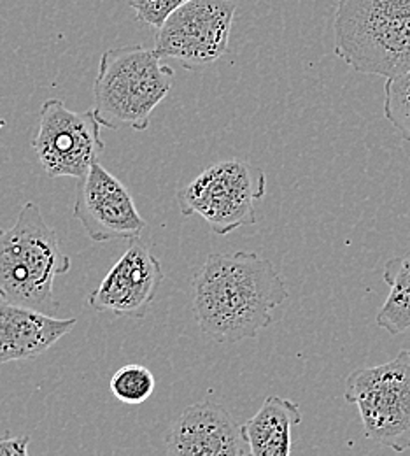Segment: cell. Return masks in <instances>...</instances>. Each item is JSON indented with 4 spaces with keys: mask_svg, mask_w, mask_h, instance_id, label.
Instances as JSON below:
<instances>
[{
    "mask_svg": "<svg viewBox=\"0 0 410 456\" xmlns=\"http://www.w3.org/2000/svg\"><path fill=\"white\" fill-rule=\"evenodd\" d=\"M384 116L410 142V72L384 85Z\"/></svg>",
    "mask_w": 410,
    "mask_h": 456,
    "instance_id": "cell-16",
    "label": "cell"
},
{
    "mask_svg": "<svg viewBox=\"0 0 410 456\" xmlns=\"http://www.w3.org/2000/svg\"><path fill=\"white\" fill-rule=\"evenodd\" d=\"M167 456H247L242 427L218 402L202 400L186 407L173 425Z\"/></svg>",
    "mask_w": 410,
    "mask_h": 456,
    "instance_id": "cell-11",
    "label": "cell"
},
{
    "mask_svg": "<svg viewBox=\"0 0 410 456\" xmlns=\"http://www.w3.org/2000/svg\"><path fill=\"white\" fill-rule=\"evenodd\" d=\"M174 86V70L142 45L102 53L93 83V113L111 130L149 126L155 110Z\"/></svg>",
    "mask_w": 410,
    "mask_h": 456,
    "instance_id": "cell-4",
    "label": "cell"
},
{
    "mask_svg": "<svg viewBox=\"0 0 410 456\" xmlns=\"http://www.w3.org/2000/svg\"><path fill=\"white\" fill-rule=\"evenodd\" d=\"M28 446H30L28 436L5 434L0 437V456H30Z\"/></svg>",
    "mask_w": 410,
    "mask_h": 456,
    "instance_id": "cell-18",
    "label": "cell"
},
{
    "mask_svg": "<svg viewBox=\"0 0 410 456\" xmlns=\"http://www.w3.org/2000/svg\"><path fill=\"white\" fill-rule=\"evenodd\" d=\"M157 379L153 372L139 363L123 365L111 378L109 390L119 402L126 405H139L153 395Z\"/></svg>",
    "mask_w": 410,
    "mask_h": 456,
    "instance_id": "cell-15",
    "label": "cell"
},
{
    "mask_svg": "<svg viewBox=\"0 0 410 456\" xmlns=\"http://www.w3.org/2000/svg\"><path fill=\"white\" fill-rule=\"evenodd\" d=\"M334 53L352 70L393 79L410 72V0H339Z\"/></svg>",
    "mask_w": 410,
    "mask_h": 456,
    "instance_id": "cell-3",
    "label": "cell"
},
{
    "mask_svg": "<svg viewBox=\"0 0 410 456\" xmlns=\"http://www.w3.org/2000/svg\"><path fill=\"white\" fill-rule=\"evenodd\" d=\"M165 280L160 260L141 240L130 246L111 267L90 297L88 304L97 313H113L117 318H144Z\"/></svg>",
    "mask_w": 410,
    "mask_h": 456,
    "instance_id": "cell-10",
    "label": "cell"
},
{
    "mask_svg": "<svg viewBox=\"0 0 410 456\" xmlns=\"http://www.w3.org/2000/svg\"><path fill=\"white\" fill-rule=\"evenodd\" d=\"M237 4L234 0H189L158 28L155 52L197 70L216 63L229 52Z\"/></svg>",
    "mask_w": 410,
    "mask_h": 456,
    "instance_id": "cell-7",
    "label": "cell"
},
{
    "mask_svg": "<svg viewBox=\"0 0 410 456\" xmlns=\"http://www.w3.org/2000/svg\"><path fill=\"white\" fill-rule=\"evenodd\" d=\"M100 121L88 110L76 113L63 101L48 99L41 106L39 128L32 148L50 177L83 179L104 151Z\"/></svg>",
    "mask_w": 410,
    "mask_h": 456,
    "instance_id": "cell-8",
    "label": "cell"
},
{
    "mask_svg": "<svg viewBox=\"0 0 410 456\" xmlns=\"http://www.w3.org/2000/svg\"><path fill=\"white\" fill-rule=\"evenodd\" d=\"M301 423L300 405L279 395L267 397L242 425L247 456H292L293 428Z\"/></svg>",
    "mask_w": 410,
    "mask_h": 456,
    "instance_id": "cell-13",
    "label": "cell"
},
{
    "mask_svg": "<svg viewBox=\"0 0 410 456\" xmlns=\"http://www.w3.org/2000/svg\"><path fill=\"white\" fill-rule=\"evenodd\" d=\"M70 256L36 202L21 206L16 224L0 230V297L46 314L59 311L55 280L70 271Z\"/></svg>",
    "mask_w": 410,
    "mask_h": 456,
    "instance_id": "cell-2",
    "label": "cell"
},
{
    "mask_svg": "<svg viewBox=\"0 0 410 456\" xmlns=\"http://www.w3.org/2000/svg\"><path fill=\"white\" fill-rule=\"evenodd\" d=\"M288 288L269 258L213 253L193 278V313L200 332L218 344L256 338L272 325Z\"/></svg>",
    "mask_w": 410,
    "mask_h": 456,
    "instance_id": "cell-1",
    "label": "cell"
},
{
    "mask_svg": "<svg viewBox=\"0 0 410 456\" xmlns=\"http://www.w3.org/2000/svg\"><path fill=\"white\" fill-rule=\"evenodd\" d=\"M344 397L358 409L366 439L397 453L410 450V349L352 370Z\"/></svg>",
    "mask_w": 410,
    "mask_h": 456,
    "instance_id": "cell-6",
    "label": "cell"
},
{
    "mask_svg": "<svg viewBox=\"0 0 410 456\" xmlns=\"http://www.w3.org/2000/svg\"><path fill=\"white\" fill-rule=\"evenodd\" d=\"M382 278L390 286V295L375 322L390 336H400L410 329V251L388 260Z\"/></svg>",
    "mask_w": 410,
    "mask_h": 456,
    "instance_id": "cell-14",
    "label": "cell"
},
{
    "mask_svg": "<svg viewBox=\"0 0 410 456\" xmlns=\"http://www.w3.org/2000/svg\"><path fill=\"white\" fill-rule=\"evenodd\" d=\"M189 0H128L135 18L153 28H160L165 20Z\"/></svg>",
    "mask_w": 410,
    "mask_h": 456,
    "instance_id": "cell-17",
    "label": "cell"
},
{
    "mask_svg": "<svg viewBox=\"0 0 410 456\" xmlns=\"http://www.w3.org/2000/svg\"><path fill=\"white\" fill-rule=\"evenodd\" d=\"M72 215L93 242L135 240L148 227L128 188L100 162L79 179Z\"/></svg>",
    "mask_w": 410,
    "mask_h": 456,
    "instance_id": "cell-9",
    "label": "cell"
},
{
    "mask_svg": "<svg viewBox=\"0 0 410 456\" xmlns=\"http://www.w3.org/2000/svg\"><path fill=\"white\" fill-rule=\"evenodd\" d=\"M267 195V174L240 159L221 160L177 191L182 216L198 215L218 235L256 224V204Z\"/></svg>",
    "mask_w": 410,
    "mask_h": 456,
    "instance_id": "cell-5",
    "label": "cell"
},
{
    "mask_svg": "<svg viewBox=\"0 0 410 456\" xmlns=\"http://www.w3.org/2000/svg\"><path fill=\"white\" fill-rule=\"evenodd\" d=\"M76 323V318L61 320L0 297V365L41 356Z\"/></svg>",
    "mask_w": 410,
    "mask_h": 456,
    "instance_id": "cell-12",
    "label": "cell"
}]
</instances>
